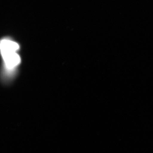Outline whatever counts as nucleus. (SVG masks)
<instances>
[{
	"instance_id": "obj_1",
	"label": "nucleus",
	"mask_w": 153,
	"mask_h": 153,
	"mask_svg": "<svg viewBox=\"0 0 153 153\" xmlns=\"http://www.w3.org/2000/svg\"><path fill=\"white\" fill-rule=\"evenodd\" d=\"M1 54L6 68L9 70L13 69L21 62V58L17 52H7Z\"/></svg>"
},
{
	"instance_id": "obj_2",
	"label": "nucleus",
	"mask_w": 153,
	"mask_h": 153,
	"mask_svg": "<svg viewBox=\"0 0 153 153\" xmlns=\"http://www.w3.org/2000/svg\"><path fill=\"white\" fill-rule=\"evenodd\" d=\"M19 49V44L13 41L8 39H3L0 41V52L1 54L17 52Z\"/></svg>"
}]
</instances>
